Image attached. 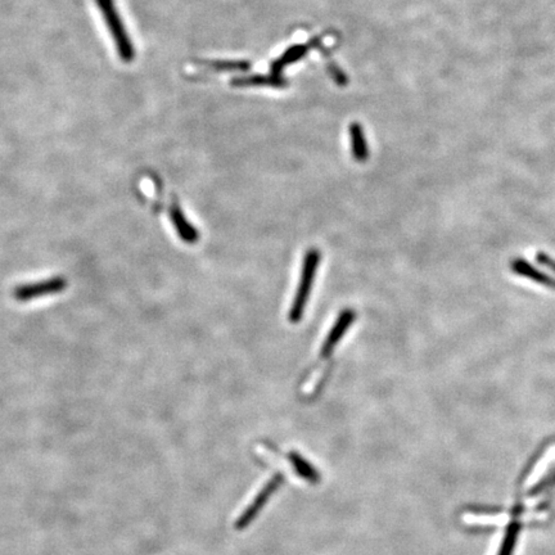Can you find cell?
Wrapping results in <instances>:
<instances>
[{"label": "cell", "instance_id": "4", "mask_svg": "<svg viewBox=\"0 0 555 555\" xmlns=\"http://www.w3.org/2000/svg\"><path fill=\"white\" fill-rule=\"evenodd\" d=\"M355 319H356V314L354 310L346 308L342 311L340 316L337 317L332 331L325 337L324 343H323L322 351H320L322 358H329L332 355L334 347L341 342L343 336L355 322Z\"/></svg>", "mask_w": 555, "mask_h": 555}, {"label": "cell", "instance_id": "3", "mask_svg": "<svg viewBox=\"0 0 555 555\" xmlns=\"http://www.w3.org/2000/svg\"><path fill=\"white\" fill-rule=\"evenodd\" d=\"M67 288V279L65 276H53L42 282L27 283L16 287L13 290L15 299L19 302H27L49 295L60 293Z\"/></svg>", "mask_w": 555, "mask_h": 555}, {"label": "cell", "instance_id": "8", "mask_svg": "<svg viewBox=\"0 0 555 555\" xmlns=\"http://www.w3.org/2000/svg\"><path fill=\"white\" fill-rule=\"evenodd\" d=\"M352 151H354V156L358 161H364L367 160V149L365 145V140L361 135V131L359 129H355L352 131Z\"/></svg>", "mask_w": 555, "mask_h": 555}, {"label": "cell", "instance_id": "6", "mask_svg": "<svg viewBox=\"0 0 555 555\" xmlns=\"http://www.w3.org/2000/svg\"><path fill=\"white\" fill-rule=\"evenodd\" d=\"M279 481H281L279 477H278V479H274L273 481L263 490V492L260 494V496L257 497L256 500H255L252 504L249 505V508H248L247 511L240 515V518L238 521L235 522V529L240 530V529H243V527L247 526L248 522L251 521V520L255 517L257 511L263 506L264 500H266V497L270 495V492H273L274 488L276 487Z\"/></svg>", "mask_w": 555, "mask_h": 555}, {"label": "cell", "instance_id": "9", "mask_svg": "<svg viewBox=\"0 0 555 555\" xmlns=\"http://www.w3.org/2000/svg\"><path fill=\"white\" fill-rule=\"evenodd\" d=\"M553 486H555V470L547 477L540 479L536 486L531 488L530 496L540 495V494H542L544 491H547V490L552 488Z\"/></svg>", "mask_w": 555, "mask_h": 555}, {"label": "cell", "instance_id": "7", "mask_svg": "<svg viewBox=\"0 0 555 555\" xmlns=\"http://www.w3.org/2000/svg\"><path fill=\"white\" fill-rule=\"evenodd\" d=\"M518 533H520V524L518 523H512L509 526L508 531H506V533H505V538H503V542H502V547H500V550H499V554L497 555L513 554V550L515 547V542H517V538H518Z\"/></svg>", "mask_w": 555, "mask_h": 555}, {"label": "cell", "instance_id": "1", "mask_svg": "<svg viewBox=\"0 0 555 555\" xmlns=\"http://www.w3.org/2000/svg\"><path fill=\"white\" fill-rule=\"evenodd\" d=\"M106 26L111 34L117 54L122 62L130 63L135 60V47L131 43L128 30L121 19L115 0H95Z\"/></svg>", "mask_w": 555, "mask_h": 555}, {"label": "cell", "instance_id": "2", "mask_svg": "<svg viewBox=\"0 0 555 555\" xmlns=\"http://www.w3.org/2000/svg\"><path fill=\"white\" fill-rule=\"evenodd\" d=\"M320 258H322L320 252L315 248L310 249L305 255L302 273H301V281H299L297 292L295 295V299H293L290 311V320L292 323H299L301 317L304 315L310 293L313 290V284L315 281L316 272H317V266L320 264Z\"/></svg>", "mask_w": 555, "mask_h": 555}, {"label": "cell", "instance_id": "5", "mask_svg": "<svg viewBox=\"0 0 555 555\" xmlns=\"http://www.w3.org/2000/svg\"><path fill=\"white\" fill-rule=\"evenodd\" d=\"M170 220L174 225V229L178 233L180 240L188 245H194L199 240V233L196 228L188 222V219L184 216L180 206L178 204H172L170 207Z\"/></svg>", "mask_w": 555, "mask_h": 555}]
</instances>
